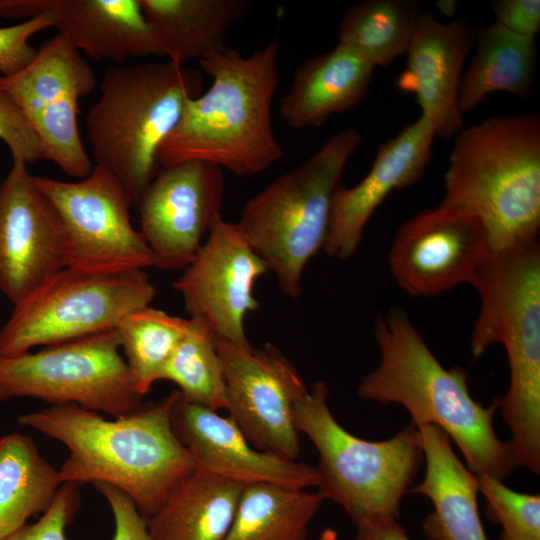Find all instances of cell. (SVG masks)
Masks as SVG:
<instances>
[{
    "instance_id": "obj_1",
    "label": "cell",
    "mask_w": 540,
    "mask_h": 540,
    "mask_svg": "<svg viewBox=\"0 0 540 540\" xmlns=\"http://www.w3.org/2000/svg\"><path fill=\"white\" fill-rule=\"evenodd\" d=\"M174 390L158 402L106 419L74 404L22 414L18 424L60 442L68 451L59 469L63 483L107 484L129 496L148 519L196 465L176 436Z\"/></svg>"
},
{
    "instance_id": "obj_2",
    "label": "cell",
    "mask_w": 540,
    "mask_h": 540,
    "mask_svg": "<svg viewBox=\"0 0 540 540\" xmlns=\"http://www.w3.org/2000/svg\"><path fill=\"white\" fill-rule=\"evenodd\" d=\"M374 334L380 361L361 380L358 395L401 405L417 428L439 427L455 442L472 473L504 481L516 466L509 441L501 440L493 426L500 399L489 406L476 401L466 372L459 366L445 368L403 310L393 308L378 317Z\"/></svg>"
},
{
    "instance_id": "obj_3",
    "label": "cell",
    "mask_w": 540,
    "mask_h": 540,
    "mask_svg": "<svg viewBox=\"0 0 540 540\" xmlns=\"http://www.w3.org/2000/svg\"><path fill=\"white\" fill-rule=\"evenodd\" d=\"M278 53L279 39L274 36L248 57L226 48L199 61L213 81L186 104L160 146V168L201 160L235 175H255L281 158L271 113L279 82Z\"/></svg>"
},
{
    "instance_id": "obj_4",
    "label": "cell",
    "mask_w": 540,
    "mask_h": 540,
    "mask_svg": "<svg viewBox=\"0 0 540 540\" xmlns=\"http://www.w3.org/2000/svg\"><path fill=\"white\" fill-rule=\"evenodd\" d=\"M440 204L481 225L490 252L538 239L540 117L494 115L455 139Z\"/></svg>"
},
{
    "instance_id": "obj_5",
    "label": "cell",
    "mask_w": 540,
    "mask_h": 540,
    "mask_svg": "<svg viewBox=\"0 0 540 540\" xmlns=\"http://www.w3.org/2000/svg\"><path fill=\"white\" fill-rule=\"evenodd\" d=\"M471 284L480 297L470 348L481 356L504 346L509 387L499 410L510 430L516 467L540 473V244L539 239L489 252Z\"/></svg>"
},
{
    "instance_id": "obj_6",
    "label": "cell",
    "mask_w": 540,
    "mask_h": 540,
    "mask_svg": "<svg viewBox=\"0 0 540 540\" xmlns=\"http://www.w3.org/2000/svg\"><path fill=\"white\" fill-rule=\"evenodd\" d=\"M201 71L166 60L109 67L86 116L95 165L108 169L137 205L157 175V153L199 96Z\"/></svg>"
},
{
    "instance_id": "obj_7",
    "label": "cell",
    "mask_w": 540,
    "mask_h": 540,
    "mask_svg": "<svg viewBox=\"0 0 540 540\" xmlns=\"http://www.w3.org/2000/svg\"><path fill=\"white\" fill-rule=\"evenodd\" d=\"M328 388L315 382L294 406V424L318 452V492L341 506L356 524L398 520L403 497L424 461L419 429L410 422L381 441L359 438L335 419Z\"/></svg>"
},
{
    "instance_id": "obj_8",
    "label": "cell",
    "mask_w": 540,
    "mask_h": 540,
    "mask_svg": "<svg viewBox=\"0 0 540 540\" xmlns=\"http://www.w3.org/2000/svg\"><path fill=\"white\" fill-rule=\"evenodd\" d=\"M360 141L354 128L340 130L306 162L248 200L236 223L283 292L292 298L301 293L306 264L323 249L333 194Z\"/></svg>"
},
{
    "instance_id": "obj_9",
    "label": "cell",
    "mask_w": 540,
    "mask_h": 540,
    "mask_svg": "<svg viewBox=\"0 0 540 540\" xmlns=\"http://www.w3.org/2000/svg\"><path fill=\"white\" fill-rule=\"evenodd\" d=\"M156 294L145 270L97 273L65 267L21 302L0 329V356L115 330Z\"/></svg>"
},
{
    "instance_id": "obj_10",
    "label": "cell",
    "mask_w": 540,
    "mask_h": 540,
    "mask_svg": "<svg viewBox=\"0 0 540 540\" xmlns=\"http://www.w3.org/2000/svg\"><path fill=\"white\" fill-rule=\"evenodd\" d=\"M18 397L74 404L114 418L143 404L116 330L0 356V401Z\"/></svg>"
},
{
    "instance_id": "obj_11",
    "label": "cell",
    "mask_w": 540,
    "mask_h": 540,
    "mask_svg": "<svg viewBox=\"0 0 540 540\" xmlns=\"http://www.w3.org/2000/svg\"><path fill=\"white\" fill-rule=\"evenodd\" d=\"M64 232L66 267L118 273L155 267V258L130 221L131 200L119 180L95 165L76 181L35 176Z\"/></svg>"
},
{
    "instance_id": "obj_12",
    "label": "cell",
    "mask_w": 540,
    "mask_h": 540,
    "mask_svg": "<svg viewBox=\"0 0 540 540\" xmlns=\"http://www.w3.org/2000/svg\"><path fill=\"white\" fill-rule=\"evenodd\" d=\"M96 84L92 66L59 33L37 49L22 71L0 76V88L16 100L36 130L44 160L77 180L94 167L82 142L78 103Z\"/></svg>"
},
{
    "instance_id": "obj_13",
    "label": "cell",
    "mask_w": 540,
    "mask_h": 540,
    "mask_svg": "<svg viewBox=\"0 0 540 540\" xmlns=\"http://www.w3.org/2000/svg\"><path fill=\"white\" fill-rule=\"evenodd\" d=\"M228 416L258 450L295 461L300 453L294 406L308 388L293 363L268 343L242 346L216 336Z\"/></svg>"
},
{
    "instance_id": "obj_14",
    "label": "cell",
    "mask_w": 540,
    "mask_h": 540,
    "mask_svg": "<svg viewBox=\"0 0 540 540\" xmlns=\"http://www.w3.org/2000/svg\"><path fill=\"white\" fill-rule=\"evenodd\" d=\"M224 176L216 164L188 160L161 167L137 203L143 238L162 270L185 269L222 217Z\"/></svg>"
},
{
    "instance_id": "obj_15",
    "label": "cell",
    "mask_w": 540,
    "mask_h": 540,
    "mask_svg": "<svg viewBox=\"0 0 540 540\" xmlns=\"http://www.w3.org/2000/svg\"><path fill=\"white\" fill-rule=\"evenodd\" d=\"M489 252L484 230L474 217L440 204L399 227L388 263L408 294L433 296L471 284Z\"/></svg>"
},
{
    "instance_id": "obj_16",
    "label": "cell",
    "mask_w": 540,
    "mask_h": 540,
    "mask_svg": "<svg viewBox=\"0 0 540 540\" xmlns=\"http://www.w3.org/2000/svg\"><path fill=\"white\" fill-rule=\"evenodd\" d=\"M267 271L236 223L220 217L173 288L190 317L204 319L219 338L249 346L244 320L259 308L253 290Z\"/></svg>"
},
{
    "instance_id": "obj_17",
    "label": "cell",
    "mask_w": 540,
    "mask_h": 540,
    "mask_svg": "<svg viewBox=\"0 0 540 540\" xmlns=\"http://www.w3.org/2000/svg\"><path fill=\"white\" fill-rule=\"evenodd\" d=\"M66 267L61 221L23 161L0 183V291L17 304Z\"/></svg>"
},
{
    "instance_id": "obj_18",
    "label": "cell",
    "mask_w": 540,
    "mask_h": 540,
    "mask_svg": "<svg viewBox=\"0 0 540 540\" xmlns=\"http://www.w3.org/2000/svg\"><path fill=\"white\" fill-rule=\"evenodd\" d=\"M171 423L196 468L244 486H318L314 466L256 449L229 416L186 402L179 391L171 409Z\"/></svg>"
},
{
    "instance_id": "obj_19",
    "label": "cell",
    "mask_w": 540,
    "mask_h": 540,
    "mask_svg": "<svg viewBox=\"0 0 540 540\" xmlns=\"http://www.w3.org/2000/svg\"><path fill=\"white\" fill-rule=\"evenodd\" d=\"M436 130L424 116L405 125L383 143L368 174L355 186H338L331 203L323 251L346 260L363 238L365 226L379 205L393 191L416 183L432 155Z\"/></svg>"
},
{
    "instance_id": "obj_20",
    "label": "cell",
    "mask_w": 540,
    "mask_h": 540,
    "mask_svg": "<svg viewBox=\"0 0 540 540\" xmlns=\"http://www.w3.org/2000/svg\"><path fill=\"white\" fill-rule=\"evenodd\" d=\"M473 30L464 21L440 23L421 13L396 86L413 94L436 135L449 139L463 129L457 97Z\"/></svg>"
},
{
    "instance_id": "obj_21",
    "label": "cell",
    "mask_w": 540,
    "mask_h": 540,
    "mask_svg": "<svg viewBox=\"0 0 540 540\" xmlns=\"http://www.w3.org/2000/svg\"><path fill=\"white\" fill-rule=\"evenodd\" d=\"M28 17L50 9L55 28L82 54L124 65L130 58L163 56L140 0H27Z\"/></svg>"
},
{
    "instance_id": "obj_22",
    "label": "cell",
    "mask_w": 540,
    "mask_h": 540,
    "mask_svg": "<svg viewBox=\"0 0 540 540\" xmlns=\"http://www.w3.org/2000/svg\"><path fill=\"white\" fill-rule=\"evenodd\" d=\"M425 475L409 493L426 496L432 511L422 521L428 540H487L480 519L477 478L455 455L450 437L435 425L418 427Z\"/></svg>"
},
{
    "instance_id": "obj_23",
    "label": "cell",
    "mask_w": 540,
    "mask_h": 540,
    "mask_svg": "<svg viewBox=\"0 0 540 540\" xmlns=\"http://www.w3.org/2000/svg\"><path fill=\"white\" fill-rule=\"evenodd\" d=\"M375 67L337 44L303 62L281 99L280 113L294 129L321 126L330 116L357 105L366 95Z\"/></svg>"
},
{
    "instance_id": "obj_24",
    "label": "cell",
    "mask_w": 540,
    "mask_h": 540,
    "mask_svg": "<svg viewBox=\"0 0 540 540\" xmlns=\"http://www.w3.org/2000/svg\"><path fill=\"white\" fill-rule=\"evenodd\" d=\"M246 486L195 468L147 519L152 540H223Z\"/></svg>"
},
{
    "instance_id": "obj_25",
    "label": "cell",
    "mask_w": 540,
    "mask_h": 540,
    "mask_svg": "<svg viewBox=\"0 0 540 540\" xmlns=\"http://www.w3.org/2000/svg\"><path fill=\"white\" fill-rule=\"evenodd\" d=\"M167 60L183 64L226 49L227 31L248 11V0H140Z\"/></svg>"
},
{
    "instance_id": "obj_26",
    "label": "cell",
    "mask_w": 540,
    "mask_h": 540,
    "mask_svg": "<svg viewBox=\"0 0 540 540\" xmlns=\"http://www.w3.org/2000/svg\"><path fill=\"white\" fill-rule=\"evenodd\" d=\"M473 43L475 54L458 90L460 114L476 109L493 92H508L528 100L535 77V38L495 22L474 29Z\"/></svg>"
},
{
    "instance_id": "obj_27",
    "label": "cell",
    "mask_w": 540,
    "mask_h": 540,
    "mask_svg": "<svg viewBox=\"0 0 540 540\" xmlns=\"http://www.w3.org/2000/svg\"><path fill=\"white\" fill-rule=\"evenodd\" d=\"M64 483L59 469L40 453L32 437L0 436V538L44 513Z\"/></svg>"
},
{
    "instance_id": "obj_28",
    "label": "cell",
    "mask_w": 540,
    "mask_h": 540,
    "mask_svg": "<svg viewBox=\"0 0 540 540\" xmlns=\"http://www.w3.org/2000/svg\"><path fill=\"white\" fill-rule=\"evenodd\" d=\"M324 500L318 491L248 485L223 540H306L308 526Z\"/></svg>"
},
{
    "instance_id": "obj_29",
    "label": "cell",
    "mask_w": 540,
    "mask_h": 540,
    "mask_svg": "<svg viewBox=\"0 0 540 540\" xmlns=\"http://www.w3.org/2000/svg\"><path fill=\"white\" fill-rule=\"evenodd\" d=\"M420 12L409 0H364L351 5L338 28L342 44L374 67H388L407 52Z\"/></svg>"
},
{
    "instance_id": "obj_30",
    "label": "cell",
    "mask_w": 540,
    "mask_h": 540,
    "mask_svg": "<svg viewBox=\"0 0 540 540\" xmlns=\"http://www.w3.org/2000/svg\"><path fill=\"white\" fill-rule=\"evenodd\" d=\"M190 319L149 306L126 314L116 327L134 386L145 396L189 329Z\"/></svg>"
},
{
    "instance_id": "obj_31",
    "label": "cell",
    "mask_w": 540,
    "mask_h": 540,
    "mask_svg": "<svg viewBox=\"0 0 540 540\" xmlns=\"http://www.w3.org/2000/svg\"><path fill=\"white\" fill-rule=\"evenodd\" d=\"M189 319V329L167 362L160 380L175 383L186 402L214 411L226 409V382L216 335L204 319Z\"/></svg>"
},
{
    "instance_id": "obj_32",
    "label": "cell",
    "mask_w": 540,
    "mask_h": 540,
    "mask_svg": "<svg viewBox=\"0 0 540 540\" xmlns=\"http://www.w3.org/2000/svg\"><path fill=\"white\" fill-rule=\"evenodd\" d=\"M485 515L501 526L498 540H540V496L510 489L488 474H475Z\"/></svg>"
},
{
    "instance_id": "obj_33",
    "label": "cell",
    "mask_w": 540,
    "mask_h": 540,
    "mask_svg": "<svg viewBox=\"0 0 540 540\" xmlns=\"http://www.w3.org/2000/svg\"><path fill=\"white\" fill-rule=\"evenodd\" d=\"M56 14L50 9H42L40 14L25 21L0 27V73L12 76L22 71L37 53L30 44L33 35L55 28Z\"/></svg>"
},
{
    "instance_id": "obj_34",
    "label": "cell",
    "mask_w": 540,
    "mask_h": 540,
    "mask_svg": "<svg viewBox=\"0 0 540 540\" xmlns=\"http://www.w3.org/2000/svg\"><path fill=\"white\" fill-rule=\"evenodd\" d=\"M0 139L9 148L12 160L27 165L44 160L42 142L29 118L16 100L1 88Z\"/></svg>"
},
{
    "instance_id": "obj_35",
    "label": "cell",
    "mask_w": 540,
    "mask_h": 540,
    "mask_svg": "<svg viewBox=\"0 0 540 540\" xmlns=\"http://www.w3.org/2000/svg\"><path fill=\"white\" fill-rule=\"evenodd\" d=\"M78 486L64 483L50 507L36 522L25 524L0 540H66L65 529L80 504Z\"/></svg>"
},
{
    "instance_id": "obj_36",
    "label": "cell",
    "mask_w": 540,
    "mask_h": 540,
    "mask_svg": "<svg viewBox=\"0 0 540 540\" xmlns=\"http://www.w3.org/2000/svg\"><path fill=\"white\" fill-rule=\"evenodd\" d=\"M107 501L114 519L113 540H152L147 519L139 512L132 499L116 487L95 484Z\"/></svg>"
},
{
    "instance_id": "obj_37",
    "label": "cell",
    "mask_w": 540,
    "mask_h": 540,
    "mask_svg": "<svg viewBox=\"0 0 540 540\" xmlns=\"http://www.w3.org/2000/svg\"><path fill=\"white\" fill-rule=\"evenodd\" d=\"M491 7L496 22L514 33L535 38L540 30L539 0H497Z\"/></svg>"
},
{
    "instance_id": "obj_38",
    "label": "cell",
    "mask_w": 540,
    "mask_h": 540,
    "mask_svg": "<svg viewBox=\"0 0 540 540\" xmlns=\"http://www.w3.org/2000/svg\"><path fill=\"white\" fill-rule=\"evenodd\" d=\"M354 540H411L398 520L376 518L356 524Z\"/></svg>"
},
{
    "instance_id": "obj_39",
    "label": "cell",
    "mask_w": 540,
    "mask_h": 540,
    "mask_svg": "<svg viewBox=\"0 0 540 540\" xmlns=\"http://www.w3.org/2000/svg\"><path fill=\"white\" fill-rule=\"evenodd\" d=\"M457 2L455 0H438L436 2L437 10L445 17H451L455 13Z\"/></svg>"
},
{
    "instance_id": "obj_40",
    "label": "cell",
    "mask_w": 540,
    "mask_h": 540,
    "mask_svg": "<svg viewBox=\"0 0 540 540\" xmlns=\"http://www.w3.org/2000/svg\"><path fill=\"white\" fill-rule=\"evenodd\" d=\"M338 532L333 528H326L319 535L317 540H338Z\"/></svg>"
},
{
    "instance_id": "obj_41",
    "label": "cell",
    "mask_w": 540,
    "mask_h": 540,
    "mask_svg": "<svg viewBox=\"0 0 540 540\" xmlns=\"http://www.w3.org/2000/svg\"><path fill=\"white\" fill-rule=\"evenodd\" d=\"M0 169H1V165H0Z\"/></svg>"
}]
</instances>
